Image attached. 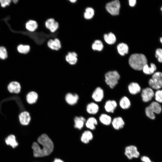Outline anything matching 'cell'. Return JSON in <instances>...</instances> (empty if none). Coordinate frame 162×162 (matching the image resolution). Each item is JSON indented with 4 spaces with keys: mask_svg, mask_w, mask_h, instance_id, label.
<instances>
[{
    "mask_svg": "<svg viewBox=\"0 0 162 162\" xmlns=\"http://www.w3.org/2000/svg\"><path fill=\"white\" fill-rule=\"evenodd\" d=\"M38 143L34 142L32 145L33 156L35 158H41L50 154L54 149L52 140L46 134L40 135L37 139Z\"/></svg>",
    "mask_w": 162,
    "mask_h": 162,
    "instance_id": "obj_1",
    "label": "cell"
},
{
    "mask_svg": "<svg viewBox=\"0 0 162 162\" xmlns=\"http://www.w3.org/2000/svg\"><path fill=\"white\" fill-rule=\"evenodd\" d=\"M146 56L142 54H134L130 57L129 63L130 66L134 69L140 70L144 66L147 64Z\"/></svg>",
    "mask_w": 162,
    "mask_h": 162,
    "instance_id": "obj_2",
    "label": "cell"
},
{
    "mask_svg": "<svg viewBox=\"0 0 162 162\" xmlns=\"http://www.w3.org/2000/svg\"><path fill=\"white\" fill-rule=\"evenodd\" d=\"M162 111V107L156 101L152 102L145 109V113L146 116L152 119L155 118L154 113L159 114Z\"/></svg>",
    "mask_w": 162,
    "mask_h": 162,
    "instance_id": "obj_3",
    "label": "cell"
},
{
    "mask_svg": "<svg viewBox=\"0 0 162 162\" xmlns=\"http://www.w3.org/2000/svg\"><path fill=\"white\" fill-rule=\"evenodd\" d=\"M105 76L106 83L112 88L118 83L120 77L119 74L116 71H109L105 74Z\"/></svg>",
    "mask_w": 162,
    "mask_h": 162,
    "instance_id": "obj_4",
    "label": "cell"
},
{
    "mask_svg": "<svg viewBox=\"0 0 162 162\" xmlns=\"http://www.w3.org/2000/svg\"><path fill=\"white\" fill-rule=\"evenodd\" d=\"M149 84L152 89L158 90L160 88L162 87V72H154L149 81Z\"/></svg>",
    "mask_w": 162,
    "mask_h": 162,
    "instance_id": "obj_5",
    "label": "cell"
},
{
    "mask_svg": "<svg viewBox=\"0 0 162 162\" xmlns=\"http://www.w3.org/2000/svg\"><path fill=\"white\" fill-rule=\"evenodd\" d=\"M124 154L129 160L137 158L140 156V153L137 147L134 145H130L126 147L124 149Z\"/></svg>",
    "mask_w": 162,
    "mask_h": 162,
    "instance_id": "obj_6",
    "label": "cell"
},
{
    "mask_svg": "<svg viewBox=\"0 0 162 162\" xmlns=\"http://www.w3.org/2000/svg\"><path fill=\"white\" fill-rule=\"evenodd\" d=\"M120 7L119 1L116 0L107 3L106 6L107 10L113 15H117L119 14Z\"/></svg>",
    "mask_w": 162,
    "mask_h": 162,
    "instance_id": "obj_7",
    "label": "cell"
},
{
    "mask_svg": "<svg viewBox=\"0 0 162 162\" xmlns=\"http://www.w3.org/2000/svg\"><path fill=\"white\" fill-rule=\"evenodd\" d=\"M154 92L151 88L147 87L142 91L141 97L142 101L147 102L151 100L154 96Z\"/></svg>",
    "mask_w": 162,
    "mask_h": 162,
    "instance_id": "obj_8",
    "label": "cell"
},
{
    "mask_svg": "<svg viewBox=\"0 0 162 162\" xmlns=\"http://www.w3.org/2000/svg\"><path fill=\"white\" fill-rule=\"evenodd\" d=\"M47 45L49 48L53 50L58 51L62 47L61 42L57 38L50 39L47 42Z\"/></svg>",
    "mask_w": 162,
    "mask_h": 162,
    "instance_id": "obj_9",
    "label": "cell"
},
{
    "mask_svg": "<svg viewBox=\"0 0 162 162\" xmlns=\"http://www.w3.org/2000/svg\"><path fill=\"white\" fill-rule=\"evenodd\" d=\"M19 118L21 124L23 125H28L31 119L29 113L26 111L22 112L19 115Z\"/></svg>",
    "mask_w": 162,
    "mask_h": 162,
    "instance_id": "obj_10",
    "label": "cell"
},
{
    "mask_svg": "<svg viewBox=\"0 0 162 162\" xmlns=\"http://www.w3.org/2000/svg\"><path fill=\"white\" fill-rule=\"evenodd\" d=\"M79 98V96L77 94L69 93L66 94L65 100L68 104L73 105L77 103Z\"/></svg>",
    "mask_w": 162,
    "mask_h": 162,
    "instance_id": "obj_11",
    "label": "cell"
},
{
    "mask_svg": "<svg viewBox=\"0 0 162 162\" xmlns=\"http://www.w3.org/2000/svg\"><path fill=\"white\" fill-rule=\"evenodd\" d=\"M111 123L113 128L117 130L122 128L124 125V121L122 118L120 117L114 118Z\"/></svg>",
    "mask_w": 162,
    "mask_h": 162,
    "instance_id": "obj_12",
    "label": "cell"
},
{
    "mask_svg": "<svg viewBox=\"0 0 162 162\" xmlns=\"http://www.w3.org/2000/svg\"><path fill=\"white\" fill-rule=\"evenodd\" d=\"M66 62L70 65H74L77 62V55L74 52H69L65 57Z\"/></svg>",
    "mask_w": 162,
    "mask_h": 162,
    "instance_id": "obj_13",
    "label": "cell"
},
{
    "mask_svg": "<svg viewBox=\"0 0 162 162\" xmlns=\"http://www.w3.org/2000/svg\"><path fill=\"white\" fill-rule=\"evenodd\" d=\"M93 138V135L92 132L89 130H87L82 133L80 138V140L82 143L86 144L91 141Z\"/></svg>",
    "mask_w": 162,
    "mask_h": 162,
    "instance_id": "obj_14",
    "label": "cell"
},
{
    "mask_svg": "<svg viewBox=\"0 0 162 162\" xmlns=\"http://www.w3.org/2000/svg\"><path fill=\"white\" fill-rule=\"evenodd\" d=\"M92 97L96 102L101 101L104 97V92L103 89L100 87L96 88L93 93Z\"/></svg>",
    "mask_w": 162,
    "mask_h": 162,
    "instance_id": "obj_15",
    "label": "cell"
},
{
    "mask_svg": "<svg viewBox=\"0 0 162 162\" xmlns=\"http://www.w3.org/2000/svg\"><path fill=\"white\" fill-rule=\"evenodd\" d=\"M8 90L10 93H19L21 89V86L18 82L13 81L9 84L8 87Z\"/></svg>",
    "mask_w": 162,
    "mask_h": 162,
    "instance_id": "obj_16",
    "label": "cell"
},
{
    "mask_svg": "<svg viewBox=\"0 0 162 162\" xmlns=\"http://www.w3.org/2000/svg\"><path fill=\"white\" fill-rule=\"evenodd\" d=\"M85 118L82 116H76L74 118V127L79 130H81L83 127L86 122Z\"/></svg>",
    "mask_w": 162,
    "mask_h": 162,
    "instance_id": "obj_17",
    "label": "cell"
},
{
    "mask_svg": "<svg viewBox=\"0 0 162 162\" xmlns=\"http://www.w3.org/2000/svg\"><path fill=\"white\" fill-rule=\"evenodd\" d=\"M117 105V103L115 100H108L106 102L104 108L107 112L113 113Z\"/></svg>",
    "mask_w": 162,
    "mask_h": 162,
    "instance_id": "obj_18",
    "label": "cell"
},
{
    "mask_svg": "<svg viewBox=\"0 0 162 162\" xmlns=\"http://www.w3.org/2000/svg\"><path fill=\"white\" fill-rule=\"evenodd\" d=\"M38 98V95L34 91H31L29 92L26 96V100L27 102L30 104L35 103Z\"/></svg>",
    "mask_w": 162,
    "mask_h": 162,
    "instance_id": "obj_19",
    "label": "cell"
},
{
    "mask_svg": "<svg viewBox=\"0 0 162 162\" xmlns=\"http://www.w3.org/2000/svg\"><path fill=\"white\" fill-rule=\"evenodd\" d=\"M5 142L8 145H9L13 148L16 147L18 143L16 140L15 136L13 135L8 136L5 139Z\"/></svg>",
    "mask_w": 162,
    "mask_h": 162,
    "instance_id": "obj_20",
    "label": "cell"
},
{
    "mask_svg": "<svg viewBox=\"0 0 162 162\" xmlns=\"http://www.w3.org/2000/svg\"><path fill=\"white\" fill-rule=\"evenodd\" d=\"M156 69L157 68L155 65L154 63H152L150 64V66H149L147 64H145L142 70L144 74L151 75L154 73Z\"/></svg>",
    "mask_w": 162,
    "mask_h": 162,
    "instance_id": "obj_21",
    "label": "cell"
},
{
    "mask_svg": "<svg viewBox=\"0 0 162 162\" xmlns=\"http://www.w3.org/2000/svg\"><path fill=\"white\" fill-rule=\"evenodd\" d=\"M128 89L130 93L135 94L140 91L141 88L138 84L133 82L129 84L128 86Z\"/></svg>",
    "mask_w": 162,
    "mask_h": 162,
    "instance_id": "obj_22",
    "label": "cell"
},
{
    "mask_svg": "<svg viewBox=\"0 0 162 162\" xmlns=\"http://www.w3.org/2000/svg\"><path fill=\"white\" fill-rule=\"evenodd\" d=\"M98 122L96 119L93 117L89 118L85 123L86 127L92 130H94L96 128V125H97Z\"/></svg>",
    "mask_w": 162,
    "mask_h": 162,
    "instance_id": "obj_23",
    "label": "cell"
},
{
    "mask_svg": "<svg viewBox=\"0 0 162 162\" xmlns=\"http://www.w3.org/2000/svg\"><path fill=\"white\" fill-rule=\"evenodd\" d=\"M99 110V106L96 104L92 102L89 104L87 106V112L91 114H95L97 113Z\"/></svg>",
    "mask_w": 162,
    "mask_h": 162,
    "instance_id": "obj_24",
    "label": "cell"
},
{
    "mask_svg": "<svg viewBox=\"0 0 162 162\" xmlns=\"http://www.w3.org/2000/svg\"><path fill=\"white\" fill-rule=\"evenodd\" d=\"M38 26L37 22L34 20H30L26 24V27L28 31L33 32L36 30Z\"/></svg>",
    "mask_w": 162,
    "mask_h": 162,
    "instance_id": "obj_25",
    "label": "cell"
},
{
    "mask_svg": "<svg viewBox=\"0 0 162 162\" xmlns=\"http://www.w3.org/2000/svg\"><path fill=\"white\" fill-rule=\"evenodd\" d=\"M99 120L101 123L106 125H110L112 122L111 117L105 114L100 115L99 117Z\"/></svg>",
    "mask_w": 162,
    "mask_h": 162,
    "instance_id": "obj_26",
    "label": "cell"
},
{
    "mask_svg": "<svg viewBox=\"0 0 162 162\" xmlns=\"http://www.w3.org/2000/svg\"><path fill=\"white\" fill-rule=\"evenodd\" d=\"M117 49L118 53L122 56H124L128 52V46L126 44L124 43L119 44L117 46Z\"/></svg>",
    "mask_w": 162,
    "mask_h": 162,
    "instance_id": "obj_27",
    "label": "cell"
},
{
    "mask_svg": "<svg viewBox=\"0 0 162 162\" xmlns=\"http://www.w3.org/2000/svg\"><path fill=\"white\" fill-rule=\"evenodd\" d=\"M104 38L106 42L110 44H114L116 41L115 36L113 33L111 32L108 34H105Z\"/></svg>",
    "mask_w": 162,
    "mask_h": 162,
    "instance_id": "obj_28",
    "label": "cell"
},
{
    "mask_svg": "<svg viewBox=\"0 0 162 162\" xmlns=\"http://www.w3.org/2000/svg\"><path fill=\"white\" fill-rule=\"evenodd\" d=\"M119 105L121 107L124 109L128 108L130 106V103L128 98L125 96H124L121 99Z\"/></svg>",
    "mask_w": 162,
    "mask_h": 162,
    "instance_id": "obj_29",
    "label": "cell"
},
{
    "mask_svg": "<svg viewBox=\"0 0 162 162\" xmlns=\"http://www.w3.org/2000/svg\"><path fill=\"white\" fill-rule=\"evenodd\" d=\"M94 14V11L93 8L90 7L87 8L85 10L84 17L86 19H91L93 16Z\"/></svg>",
    "mask_w": 162,
    "mask_h": 162,
    "instance_id": "obj_30",
    "label": "cell"
},
{
    "mask_svg": "<svg viewBox=\"0 0 162 162\" xmlns=\"http://www.w3.org/2000/svg\"><path fill=\"white\" fill-rule=\"evenodd\" d=\"M17 49L18 51L20 53L26 54L30 51V47L28 45L20 44L18 46Z\"/></svg>",
    "mask_w": 162,
    "mask_h": 162,
    "instance_id": "obj_31",
    "label": "cell"
},
{
    "mask_svg": "<svg viewBox=\"0 0 162 162\" xmlns=\"http://www.w3.org/2000/svg\"><path fill=\"white\" fill-rule=\"evenodd\" d=\"M103 47V45L102 42L100 40H95L92 45V48L94 50H101Z\"/></svg>",
    "mask_w": 162,
    "mask_h": 162,
    "instance_id": "obj_32",
    "label": "cell"
},
{
    "mask_svg": "<svg viewBox=\"0 0 162 162\" xmlns=\"http://www.w3.org/2000/svg\"><path fill=\"white\" fill-rule=\"evenodd\" d=\"M154 96L157 102L162 103V90H158L154 94Z\"/></svg>",
    "mask_w": 162,
    "mask_h": 162,
    "instance_id": "obj_33",
    "label": "cell"
},
{
    "mask_svg": "<svg viewBox=\"0 0 162 162\" xmlns=\"http://www.w3.org/2000/svg\"><path fill=\"white\" fill-rule=\"evenodd\" d=\"M8 56L7 52L5 47L4 46L0 47V58L4 59Z\"/></svg>",
    "mask_w": 162,
    "mask_h": 162,
    "instance_id": "obj_34",
    "label": "cell"
},
{
    "mask_svg": "<svg viewBox=\"0 0 162 162\" xmlns=\"http://www.w3.org/2000/svg\"><path fill=\"white\" fill-rule=\"evenodd\" d=\"M55 20L53 18L48 19L45 22V25L46 28L49 30L55 22Z\"/></svg>",
    "mask_w": 162,
    "mask_h": 162,
    "instance_id": "obj_35",
    "label": "cell"
},
{
    "mask_svg": "<svg viewBox=\"0 0 162 162\" xmlns=\"http://www.w3.org/2000/svg\"><path fill=\"white\" fill-rule=\"evenodd\" d=\"M155 56L158 61L162 63V49L158 48L156 50Z\"/></svg>",
    "mask_w": 162,
    "mask_h": 162,
    "instance_id": "obj_36",
    "label": "cell"
},
{
    "mask_svg": "<svg viewBox=\"0 0 162 162\" xmlns=\"http://www.w3.org/2000/svg\"><path fill=\"white\" fill-rule=\"evenodd\" d=\"M59 25L58 22L55 21L52 26L49 29L50 31L53 33L56 32L58 29Z\"/></svg>",
    "mask_w": 162,
    "mask_h": 162,
    "instance_id": "obj_37",
    "label": "cell"
},
{
    "mask_svg": "<svg viewBox=\"0 0 162 162\" xmlns=\"http://www.w3.org/2000/svg\"><path fill=\"white\" fill-rule=\"evenodd\" d=\"M11 1L10 0H0V3L2 7H5L9 5Z\"/></svg>",
    "mask_w": 162,
    "mask_h": 162,
    "instance_id": "obj_38",
    "label": "cell"
},
{
    "mask_svg": "<svg viewBox=\"0 0 162 162\" xmlns=\"http://www.w3.org/2000/svg\"><path fill=\"white\" fill-rule=\"evenodd\" d=\"M141 159V160L143 162H152L149 158L146 156H143Z\"/></svg>",
    "mask_w": 162,
    "mask_h": 162,
    "instance_id": "obj_39",
    "label": "cell"
},
{
    "mask_svg": "<svg viewBox=\"0 0 162 162\" xmlns=\"http://www.w3.org/2000/svg\"><path fill=\"white\" fill-rule=\"evenodd\" d=\"M129 2V5L131 7H133L135 5L136 1V0H130Z\"/></svg>",
    "mask_w": 162,
    "mask_h": 162,
    "instance_id": "obj_40",
    "label": "cell"
},
{
    "mask_svg": "<svg viewBox=\"0 0 162 162\" xmlns=\"http://www.w3.org/2000/svg\"><path fill=\"white\" fill-rule=\"evenodd\" d=\"M53 162H64L63 160L59 158L55 159Z\"/></svg>",
    "mask_w": 162,
    "mask_h": 162,
    "instance_id": "obj_41",
    "label": "cell"
},
{
    "mask_svg": "<svg viewBox=\"0 0 162 162\" xmlns=\"http://www.w3.org/2000/svg\"><path fill=\"white\" fill-rule=\"evenodd\" d=\"M77 0H69V1L71 2V3H75V2H77Z\"/></svg>",
    "mask_w": 162,
    "mask_h": 162,
    "instance_id": "obj_42",
    "label": "cell"
},
{
    "mask_svg": "<svg viewBox=\"0 0 162 162\" xmlns=\"http://www.w3.org/2000/svg\"><path fill=\"white\" fill-rule=\"evenodd\" d=\"M18 1V0H13L14 2L15 3H17V2Z\"/></svg>",
    "mask_w": 162,
    "mask_h": 162,
    "instance_id": "obj_43",
    "label": "cell"
},
{
    "mask_svg": "<svg viewBox=\"0 0 162 162\" xmlns=\"http://www.w3.org/2000/svg\"><path fill=\"white\" fill-rule=\"evenodd\" d=\"M160 42L162 44V37H161L160 38Z\"/></svg>",
    "mask_w": 162,
    "mask_h": 162,
    "instance_id": "obj_44",
    "label": "cell"
},
{
    "mask_svg": "<svg viewBox=\"0 0 162 162\" xmlns=\"http://www.w3.org/2000/svg\"><path fill=\"white\" fill-rule=\"evenodd\" d=\"M161 10L162 11V7H161Z\"/></svg>",
    "mask_w": 162,
    "mask_h": 162,
    "instance_id": "obj_45",
    "label": "cell"
}]
</instances>
